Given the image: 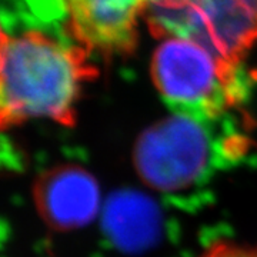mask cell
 <instances>
[{"mask_svg":"<svg viewBox=\"0 0 257 257\" xmlns=\"http://www.w3.org/2000/svg\"><path fill=\"white\" fill-rule=\"evenodd\" d=\"M90 53L66 29H2L0 124L3 130L30 120L73 127L84 86L96 79Z\"/></svg>","mask_w":257,"mask_h":257,"instance_id":"cell-1","label":"cell"},{"mask_svg":"<svg viewBox=\"0 0 257 257\" xmlns=\"http://www.w3.org/2000/svg\"><path fill=\"white\" fill-rule=\"evenodd\" d=\"M150 74L166 104L196 121L217 119L246 97L243 64L187 39H163L152 57Z\"/></svg>","mask_w":257,"mask_h":257,"instance_id":"cell-2","label":"cell"},{"mask_svg":"<svg viewBox=\"0 0 257 257\" xmlns=\"http://www.w3.org/2000/svg\"><path fill=\"white\" fill-rule=\"evenodd\" d=\"M146 20L155 36L193 40L237 64L257 43V0H153Z\"/></svg>","mask_w":257,"mask_h":257,"instance_id":"cell-3","label":"cell"},{"mask_svg":"<svg viewBox=\"0 0 257 257\" xmlns=\"http://www.w3.org/2000/svg\"><path fill=\"white\" fill-rule=\"evenodd\" d=\"M207 139L199 121L179 116L157 124L140 142L138 166L147 183L175 190L202 172Z\"/></svg>","mask_w":257,"mask_h":257,"instance_id":"cell-4","label":"cell"},{"mask_svg":"<svg viewBox=\"0 0 257 257\" xmlns=\"http://www.w3.org/2000/svg\"><path fill=\"white\" fill-rule=\"evenodd\" d=\"M153 0H62L73 37L90 55L119 57L138 46L139 22Z\"/></svg>","mask_w":257,"mask_h":257,"instance_id":"cell-5","label":"cell"},{"mask_svg":"<svg viewBox=\"0 0 257 257\" xmlns=\"http://www.w3.org/2000/svg\"><path fill=\"white\" fill-rule=\"evenodd\" d=\"M39 200L56 226H77L89 220L97 204V189L80 170H56L42 183Z\"/></svg>","mask_w":257,"mask_h":257,"instance_id":"cell-6","label":"cell"},{"mask_svg":"<svg viewBox=\"0 0 257 257\" xmlns=\"http://www.w3.org/2000/svg\"><path fill=\"white\" fill-rule=\"evenodd\" d=\"M196 257H257V246L234 240H217Z\"/></svg>","mask_w":257,"mask_h":257,"instance_id":"cell-7","label":"cell"}]
</instances>
